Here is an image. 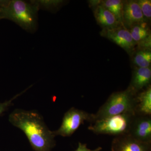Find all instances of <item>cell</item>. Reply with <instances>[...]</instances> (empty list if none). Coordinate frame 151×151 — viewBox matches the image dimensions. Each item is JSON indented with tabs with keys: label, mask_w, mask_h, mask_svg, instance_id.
Here are the masks:
<instances>
[{
	"label": "cell",
	"mask_w": 151,
	"mask_h": 151,
	"mask_svg": "<svg viewBox=\"0 0 151 151\" xmlns=\"http://www.w3.org/2000/svg\"><path fill=\"white\" fill-rule=\"evenodd\" d=\"M9 121L24 133L35 151H50L55 145V136L35 111L16 109L9 116Z\"/></svg>",
	"instance_id": "cell-1"
},
{
	"label": "cell",
	"mask_w": 151,
	"mask_h": 151,
	"mask_svg": "<svg viewBox=\"0 0 151 151\" xmlns=\"http://www.w3.org/2000/svg\"><path fill=\"white\" fill-rule=\"evenodd\" d=\"M39 11L31 1L0 0V20L13 22L28 32L33 33L37 29Z\"/></svg>",
	"instance_id": "cell-2"
},
{
	"label": "cell",
	"mask_w": 151,
	"mask_h": 151,
	"mask_svg": "<svg viewBox=\"0 0 151 151\" xmlns=\"http://www.w3.org/2000/svg\"><path fill=\"white\" fill-rule=\"evenodd\" d=\"M136 96L129 88L113 93L97 113L93 114V122L124 113L136 114Z\"/></svg>",
	"instance_id": "cell-3"
},
{
	"label": "cell",
	"mask_w": 151,
	"mask_h": 151,
	"mask_svg": "<svg viewBox=\"0 0 151 151\" xmlns=\"http://www.w3.org/2000/svg\"><path fill=\"white\" fill-rule=\"evenodd\" d=\"M136 115L135 113H126L97 120L91 123L88 129L96 134L116 137L128 134Z\"/></svg>",
	"instance_id": "cell-4"
},
{
	"label": "cell",
	"mask_w": 151,
	"mask_h": 151,
	"mask_svg": "<svg viewBox=\"0 0 151 151\" xmlns=\"http://www.w3.org/2000/svg\"><path fill=\"white\" fill-rule=\"evenodd\" d=\"M93 114L83 110L72 108L64 114L62 124L59 129L53 131L55 136L70 137L84 122H93Z\"/></svg>",
	"instance_id": "cell-5"
},
{
	"label": "cell",
	"mask_w": 151,
	"mask_h": 151,
	"mask_svg": "<svg viewBox=\"0 0 151 151\" xmlns=\"http://www.w3.org/2000/svg\"><path fill=\"white\" fill-rule=\"evenodd\" d=\"M128 134L138 141L151 144V116L136 114Z\"/></svg>",
	"instance_id": "cell-6"
},
{
	"label": "cell",
	"mask_w": 151,
	"mask_h": 151,
	"mask_svg": "<svg viewBox=\"0 0 151 151\" xmlns=\"http://www.w3.org/2000/svg\"><path fill=\"white\" fill-rule=\"evenodd\" d=\"M111 151H151V144L138 141L129 134L122 135L113 139Z\"/></svg>",
	"instance_id": "cell-7"
},
{
	"label": "cell",
	"mask_w": 151,
	"mask_h": 151,
	"mask_svg": "<svg viewBox=\"0 0 151 151\" xmlns=\"http://www.w3.org/2000/svg\"><path fill=\"white\" fill-rule=\"evenodd\" d=\"M103 35L127 51H129L134 47L135 42L129 31L126 29L119 27L105 29Z\"/></svg>",
	"instance_id": "cell-8"
},
{
	"label": "cell",
	"mask_w": 151,
	"mask_h": 151,
	"mask_svg": "<svg viewBox=\"0 0 151 151\" xmlns=\"http://www.w3.org/2000/svg\"><path fill=\"white\" fill-rule=\"evenodd\" d=\"M151 70L149 68H138L133 73L129 89L137 94L150 86Z\"/></svg>",
	"instance_id": "cell-9"
},
{
	"label": "cell",
	"mask_w": 151,
	"mask_h": 151,
	"mask_svg": "<svg viewBox=\"0 0 151 151\" xmlns=\"http://www.w3.org/2000/svg\"><path fill=\"white\" fill-rule=\"evenodd\" d=\"M123 20L129 26L143 23L145 17L137 1H129L124 4Z\"/></svg>",
	"instance_id": "cell-10"
},
{
	"label": "cell",
	"mask_w": 151,
	"mask_h": 151,
	"mask_svg": "<svg viewBox=\"0 0 151 151\" xmlns=\"http://www.w3.org/2000/svg\"><path fill=\"white\" fill-rule=\"evenodd\" d=\"M136 114L151 116L150 86L136 94Z\"/></svg>",
	"instance_id": "cell-11"
},
{
	"label": "cell",
	"mask_w": 151,
	"mask_h": 151,
	"mask_svg": "<svg viewBox=\"0 0 151 151\" xmlns=\"http://www.w3.org/2000/svg\"><path fill=\"white\" fill-rule=\"evenodd\" d=\"M94 15L98 23L105 29L118 27L119 21L115 16L102 5L97 6L94 11Z\"/></svg>",
	"instance_id": "cell-12"
},
{
	"label": "cell",
	"mask_w": 151,
	"mask_h": 151,
	"mask_svg": "<svg viewBox=\"0 0 151 151\" xmlns=\"http://www.w3.org/2000/svg\"><path fill=\"white\" fill-rule=\"evenodd\" d=\"M130 32L135 42L141 43L146 47L151 46L150 35L144 23L134 26Z\"/></svg>",
	"instance_id": "cell-13"
},
{
	"label": "cell",
	"mask_w": 151,
	"mask_h": 151,
	"mask_svg": "<svg viewBox=\"0 0 151 151\" xmlns=\"http://www.w3.org/2000/svg\"><path fill=\"white\" fill-rule=\"evenodd\" d=\"M105 8L116 17L119 22L123 20V2L120 0H106L102 2Z\"/></svg>",
	"instance_id": "cell-14"
},
{
	"label": "cell",
	"mask_w": 151,
	"mask_h": 151,
	"mask_svg": "<svg viewBox=\"0 0 151 151\" xmlns=\"http://www.w3.org/2000/svg\"><path fill=\"white\" fill-rule=\"evenodd\" d=\"M37 7L42 9L52 12H55L62 5L64 1L61 0H34L31 1Z\"/></svg>",
	"instance_id": "cell-15"
},
{
	"label": "cell",
	"mask_w": 151,
	"mask_h": 151,
	"mask_svg": "<svg viewBox=\"0 0 151 151\" xmlns=\"http://www.w3.org/2000/svg\"><path fill=\"white\" fill-rule=\"evenodd\" d=\"M134 62L139 68H149L151 63V52L149 50L137 52L134 58Z\"/></svg>",
	"instance_id": "cell-16"
},
{
	"label": "cell",
	"mask_w": 151,
	"mask_h": 151,
	"mask_svg": "<svg viewBox=\"0 0 151 151\" xmlns=\"http://www.w3.org/2000/svg\"><path fill=\"white\" fill-rule=\"evenodd\" d=\"M142 13L143 16L150 19L151 17V1L150 0H139L137 1Z\"/></svg>",
	"instance_id": "cell-17"
},
{
	"label": "cell",
	"mask_w": 151,
	"mask_h": 151,
	"mask_svg": "<svg viewBox=\"0 0 151 151\" xmlns=\"http://www.w3.org/2000/svg\"><path fill=\"white\" fill-rule=\"evenodd\" d=\"M26 90L21 92V93H19V94H17V95L13 97L12 99L8 100V101H6L5 102H4V103H0V116H1L2 114L4 112L6 111L8 109V108L10 107L12 104L13 101L15 99L17 98L19 96H20L23 93L25 92Z\"/></svg>",
	"instance_id": "cell-18"
},
{
	"label": "cell",
	"mask_w": 151,
	"mask_h": 151,
	"mask_svg": "<svg viewBox=\"0 0 151 151\" xmlns=\"http://www.w3.org/2000/svg\"><path fill=\"white\" fill-rule=\"evenodd\" d=\"M102 150L101 147H98L94 150H90L88 149L86 144H82L81 142H78V147L76 150L74 151H101Z\"/></svg>",
	"instance_id": "cell-19"
},
{
	"label": "cell",
	"mask_w": 151,
	"mask_h": 151,
	"mask_svg": "<svg viewBox=\"0 0 151 151\" xmlns=\"http://www.w3.org/2000/svg\"><path fill=\"white\" fill-rule=\"evenodd\" d=\"M90 3H91V5L92 6H98L97 5L99 4L100 3V1H90Z\"/></svg>",
	"instance_id": "cell-20"
}]
</instances>
